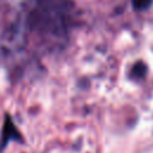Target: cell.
Returning <instances> with one entry per match:
<instances>
[{"mask_svg":"<svg viewBox=\"0 0 153 153\" xmlns=\"http://www.w3.org/2000/svg\"><path fill=\"white\" fill-rule=\"evenodd\" d=\"M10 140H19L20 141V135H19L17 128L13 126L11 118L8 116H6V121H5L4 130H2V136H1V141H0V151L2 149L4 146L7 145V142Z\"/></svg>","mask_w":153,"mask_h":153,"instance_id":"obj_1","label":"cell"},{"mask_svg":"<svg viewBox=\"0 0 153 153\" xmlns=\"http://www.w3.org/2000/svg\"><path fill=\"white\" fill-rule=\"evenodd\" d=\"M147 73V68H146V65L142 63V62H137L134 65V67L131 68V72H130V75L131 78L134 79H141L146 75Z\"/></svg>","mask_w":153,"mask_h":153,"instance_id":"obj_2","label":"cell"},{"mask_svg":"<svg viewBox=\"0 0 153 153\" xmlns=\"http://www.w3.org/2000/svg\"><path fill=\"white\" fill-rule=\"evenodd\" d=\"M133 7L137 11H145L148 7H151L153 0H131Z\"/></svg>","mask_w":153,"mask_h":153,"instance_id":"obj_3","label":"cell"}]
</instances>
